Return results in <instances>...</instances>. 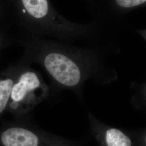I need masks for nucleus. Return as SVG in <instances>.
I'll return each instance as SVG.
<instances>
[{
	"instance_id": "obj_1",
	"label": "nucleus",
	"mask_w": 146,
	"mask_h": 146,
	"mask_svg": "<svg viewBox=\"0 0 146 146\" xmlns=\"http://www.w3.org/2000/svg\"><path fill=\"white\" fill-rule=\"evenodd\" d=\"M17 43L29 62L41 66L56 87L72 91L82 101L89 80L104 85L118 78L107 60V55L120 52L116 44L79 47L48 38L23 36Z\"/></svg>"
},
{
	"instance_id": "obj_2",
	"label": "nucleus",
	"mask_w": 146,
	"mask_h": 146,
	"mask_svg": "<svg viewBox=\"0 0 146 146\" xmlns=\"http://www.w3.org/2000/svg\"><path fill=\"white\" fill-rule=\"evenodd\" d=\"M16 21L23 36L45 37L73 44L104 45L114 40V31L98 19L90 23H77L55 11L49 0H15Z\"/></svg>"
},
{
	"instance_id": "obj_3",
	"label": "nucleus",
	"mask_w": 146,
	"mask_h": 146,
	"mask_svg": "<svg viewBox=\"0 0 146 146\" xmlns=\"http://www.w3.org/2000/svg\"><path fill=\"white\" fill-rule=\"evenodd\" d=\"M27 60L17 75L11 92L9 102L14 107L31 109L44 99L49 87L40 73L31 68Z\"/></svg>"
},
{
	"instance_id": "obj_4",
	"label": "nucleus",
	"mask_w": 146,
	"mask_h": 146,
	"mask_svg": "<svg viewBox=\"0 0 146 146\" xmlns=\"http://www.w3.org/2000/svg\"><path fill=\"white\" fill-rule=\"evenodd\" d=\"M92 133L98 146H133L131 138L125 131L107 125L91 113L88 114Z\"/></svg>"
},
{
	"instance_id": "obj_5",
	"label": "nucleus",
	"mask_w": 146,
	"mask_h": 146,
	"mask_svg": "<svg viewBox=\"0 0 146 146\" xmlns=\"http://www.w3.org/2000/svg\"><path fill=\"white\" fill-rule=\"evenodd\" d=\"M146 2V0H113V3L116 8L121 14L142 6Z\"/></svg>"
},
{
	"instance_id": "obj_6",
	"label": "nucleus",
	"mask_w": 146,
	"mask_h": 146,
	"mask_svg": "<svg viewBox=\"0 0 146 146\" xmlns=\"http://www.w3.org/2000/svg\"><path fill=\"white\" fill-rule=\"evenodd\" d=\"M9 42V39L5 31L0 28V53L8 45Z\"/></svg>"
},
{
	"instance_id": "obj_7",
	"label": "nucleus",
	"mask_w": 146,
	"mask_h": 146,
	"mask_svg": "<svg viewBox=\"0 0 146 146\" xmlns=\"http://www.w3.org/2000/svg\"><path fill=\"white\" fill-rule=\"evenodd\" d=\"M2 9H1V4H0V20L2 18Z\"/></svg>"
}]
</instances>
